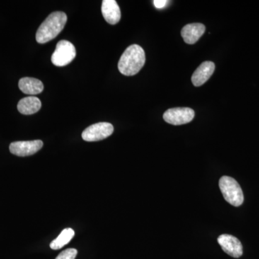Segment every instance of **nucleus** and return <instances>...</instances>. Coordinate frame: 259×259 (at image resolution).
Listing matches in <instances>:
<instances>
[{"instance_id": "nucleus-1", "label": "nucleus", "mask_w": 259, "mask_h": 259, "mask_svg": "<svg viewBox=\"0 0 259 259\" xmlns=\"http://www.w3.org/2000/svg\"><path fill=\"white\" fill-rule=\"evenodd\" d=\"M146 62L145 51L140 46H130L121 56L118 62V69L125 76H134L141 71Z\"/></svg>"}, {"instance_id": "nucleus-14", "label": "nucleus", "mask_w": 259, "mask_h": 259, "mask_svg": "<svg viewBox=\"0 0 259 259\" xmlns=\"http://www.w3.org/2000/svg\"><path fill=\"white\" fill-rule=\"evenodd\" d=\"M74 230L71 228H66L61 232L60 235L55 240L51 242L50 244L51 249H61L71 241V240L74 238Z\"/></svg>"}, {"instance_id": "nucleus-3", "label": "nucleus", "mask_w": 259, "mask_h": 259, "mask_svg": "<svg viewBox=\"0 0 259 259\" xmlns=\"http://www.w3.org/2000/svg\"><path fill=\"white\" fill-rule=\"evenodd\" d=\"M219 187L225 200L234 207L242 205L244 201L241 186L235 179L223 176L219 181Z\"/></svg>"}, {"instance_id": "nucleus-2", "label": "nucleus", "mask_w": 259, "mask_h": 259, "mask_svg": "<svg viewBox=\"0 0 259 259\" xmlns=\"http://www.w3.org/2000/svg\"><path fill=\"white\" fill-rule=\"evenodd\" d=\"M67 22V15L63 12H54L49 15L40 25L36 32L38 44H46L55 38L64 29Z\"/></svg>"}, {"instance_id": "nucleus-6", "label": "nucleus", "mask_w": 259, "mask_h": 259, "mask_svg": "<svg viewBox=\"0 0 259 259\" xmlns=\"http://www.w3.org/2000/svg\"><path fill=\"white\" fill-rule=\"evenodd\" d=\"M194 111L189 107H176L168 109L163 113V120L167 123L174 125H181L189 123L193 120Z\"/></svg>"}, {"instance_id": "nucleus-13", "label": "nucleus", "mask_w": 259, "mask_h": 259, "mask_svg": "<svg viewBox=\"0 0 259 259\" xmlns=\"http://www.w3.org/2000/svg\"><path fill=\"white\" fill-rule=\"evenodd\" d=\"M19 88L26 95H35L41 93L44 90V83L35 78L24 77L19 81Z\"/></svg>"}, {"instance_id": "nucleus-10", "label": "nucleus", "mask_w": 259, "mask_h": 259, "mask_svg": "<svg viewBox=\"0 0 259 259\" xmlns=\"http://www.w3.org/2000/svg\"><path fill=\"white\" fill-rule=\"evenodd\" d=\"M102 13L104 18L110 25H115L120 20V7L115 0L102 1Z\"/></svg>"}, {"instance_id": "nucleus-16", "label": "nucleus", "mask_w": 259, "mask_h": 259, "mask_svg": "<svg viewBox=\"0 0 259 259\" xmlns=\"http://www.w3.org/2000/svg\"><path fill=\"white\" fill-rule=\"evenodd\" d=\"M167 1L166 0H155L153 1V4L157 9H162L166 6Z\"/></svg>"}, {"instance_id": "nucleus-15", "label": "nucleus", "mask_w": 259, "mask_h": 259, "mask_svg": "<svg viewBox=\"0 0 259 259\" xmlns=\"http://www.w3.org/2000/svg\"><path fill=\"white\" fill-rule=\"evenodd\" d=\"M77 255V250L75 248H68L59 253L56 259H75Z\"/></svg>"}, {"instance_id": "nucleus-7", "label": "nucleus", "mask_w": 259, "mask_h": 259, "mask_svg": "<svg viewBox=\"0 0 259 259\" xmlns=\"http://www.w3.org/2000/svg\"><path fill=\"white\" fill-rule=\"evenodd\" d=\"M44 143L40 140L30 141H16L10 145V152L15 156H28L41 149Z\"/></svg>"}, {"instance_id": "nucleus-12", "label": "nucleus", "mask_w": 259, "mask_h": 259, "mask_svg": "<svg viewBox=\"0 0 259 259\" xmlns=\"http://www.w3.org/2000/svg\"><path fill=\"white\" fill-rule=\"evenodd\" d=\"M41 108V102L36 97H25L18 104V111L23 115H32L36 113Z\"/></svg>"}, {"instance_id": "nucleus-4", "label": "nucleus", "mask_w": 259, "mask_h": 259, "mask_svg": "<svg viewBox=\"0 0 259 259\" xmlns=\"http://www.w3.org/2000/svg\"><path fill=\"white\" fill-rule=\"evenodd\" d=\"M74 46L68 40H60L56 45L55 51L51 56V62L56 66H65L76 57Z\"/></svg>"}, {"instance_id": "nucleus-11", "label": "nucleus", "mask_w": 259, "mask_h": 259, "mask_svg": "<svg viewBox=\"0 0 259 259\" xmlns=\"http://www.w3.org/2000/svg\"><path fill=\"white\" fill-rule=\"evenodd\" d=\"M205 32L203 24L192 23L185 25L181 31V35L187 44H194Z\"/></svg>"}, {"instance_id": "nucleus-9", "label": "nucleus", "mask_w": 259, "mask_h": 259, "mask_svg": "<svg viewBox=\"0 0 259 259\" xmlns=\"http://www.w3.org/2000/svg\"><path fill=\"white\" fill-rule=\"evenodd\" d=\"M215 65L212 61H204L194 71L192 76V82L195 87L203 85L214 73Z\"/></svg>"}, {"instance_id": "nucleus-5", "label": "nucleus", "mask_w": 259, "mask_h": 259, "mask_svg": "<svg viewBox=\"0 0 259 259\" xmlns=\"http://www.w3.org/2000/svg\"><path fill=\"white\" fill-rule=\"evenodd\" d=\"M114 127L109 122H98L89 126L83 131L81 136L83 141L88 142L102 141L113 134Z\"/></svg>"}, {"instance_id": "nucleus-8", "label": "nucleus", "mask_w": 259, "mask_h": 259, "mask_svg": "<svg viewBox=\"0 0 259 259\" xmlns=\"http://www.w3.org/2000/svg\"><path fill=\"white\" fill-rule=\"evenodd\" d=\"M218 242L223 251L233 258H240L243 255V245L236 237L223 234L218 237Z\"/></svg>"}]
</instances>
